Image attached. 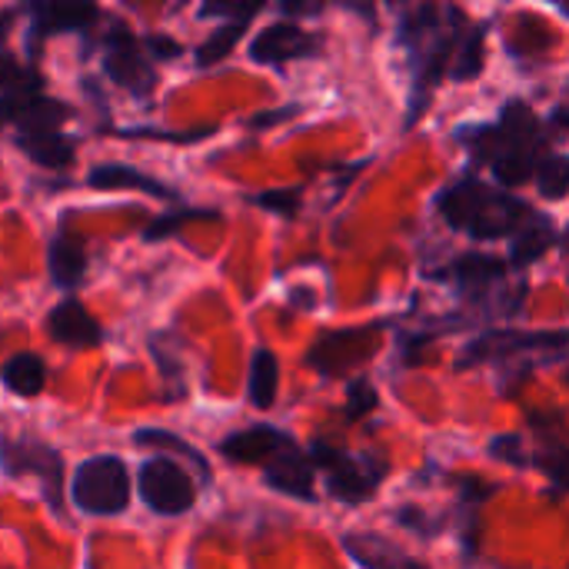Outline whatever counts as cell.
<instances>
[{"mask_svg": "<svg viewBox=\"0 0 569 569\" xmlns=\"http://www.w3.org/2000/svg\"><path fill=\"white\" fill-rule=\"evenodd\" d=\"M457 140L467 147L473 163L490 167L503 190L533 180L537 163L550 150V133L527 100H507L493 123L460 127Z\"/></svg>", "mask_w": 569, "mask_h": 569, "instance_id": "obj_1", "label": "cell"}, {"mask_svg": "<svg viewBox=\"0 0 569 569\" xmlns=\"http://www.w3.org/2000/svg\"><path fill=\"white\" fill-rule=\"evenodd\" d=\"M467 30H470V20L457 7L440 10V7L427 3L403 17L400 37L410 50V67H413V97H410L407 127H413L423 117V110L430 107V93L450 73Z\"/></svg>", "mask_w": 569, "mask_h": 569, "instance_id": "obj_2", "label": "cell"}, {"mask_svg": "<svg viewBox=\"0 0 569 569\" xmlns=\"http://www.w3.org/2000/svg\"><path fill=\"white\" fill-rule=\"evenodd\" d=\"M437 210L453 230H460L473 240L513 237L533 217V207L523 197H517L513 190L493 187V183L480 180L477 173L457 177L437 197Z\"/></svg>", "mask_w": 569, "mask_h": 569, "instance_id": "obj_3", "label": "cell"}, {"mask_svg": "<svg viewBox=\"0 0 569 569\" xmlns=\"http://www.w3.org/2000/svg\"><path fill=\"white\" fill-rule=\"evenodd\" d=\"M307 457H310L313 470H323L330 497L347 507H360V503L373 500L387 477V460L377 453H350V450L317 440Z\"/></svg>", "mask_w": 569, "mask_h": 569, "instance_id": "obj_4", "label": "cell"}, {"mask_svg": "<svg viewBox=\"0 0 569 569\" xmlns=\"http://www.w3.org/2000/svg\"><path fill=\"white\" fill-rule=\"evenodd\" d=\"M0 470L10 477V480H20V477H33L40 483V493L47 500V507L60 517H63V457L43 443L40 437H30V433H20V437H0Z\"/></svg>", "mask_w": 569, "mask_h": 569, "instance_id": "obj_5", "label": "cell"}, {"mask_svg": "<svg viewBox=\"0 0 569 569\" xmlns=\"http://www.w3.org/2000/svg\"><path fill=\"white\" fill-rule=\"evenodd\" d=\"M73 503L90 517H117L130 503V470L117 457H90L73 473Z\"/></svg>", "mask_w": 569, "mask_h": 569, "instance_id": "obj_6", "label": "cell"}, {"mask_svg": "<svg viewBox=\"0 0 569 569\" xmlns=\"http://www.w3.org/2000/svg\"><path fill=\"white\" fill-rule=\"evenodd\" d=\"M100 47H103V73L110 83H117L133 97H150L157 90L153 60L147 57L143 40L123 20H110V27L100 37Z\"/></svg>", "mask_w": 569, "mask_h": 569, "instance_id": "obj_7", "label": "cell"}, {"mask_svg": "<svg viewBox=\"0 0 569 569\" xmlns=\"http://www.w3.org/2000/svg\"><path fill=\"white\" fill-rule=\"evenodd\" d=\"M569 347V330H490L467 343L463 357L457 360L460 370H473L483 363L517 360L523 353H563Z\"/></svg>", "mask_w": 569, "mask_h": 569, "instance_id": "obj_8", "label": "cell"}, {"mask_svg": "<svg viewBox=\"0 0 569 569\" xmlns=\"http://www.w3.org/2000/svg\"><path fill=\"white\" fill-rule=\"evenodd\" d=\"M137 493L160 517H180V513H187L197 503V483H193V477L180 463H173L167 457L147 460L140 467V473H137Z\"/></svg>", "mask_w": 569, "mask_h": 569, "instance_id": "obj_9", "label": "cell"}, {"mask_svg": "<svg viewBox=\"0 0 569 569\" xmlns=\"http://www.w3.org/2000/svg\"><path fill=\"white\" fill-rule=\"evenodd\" d=\"M443 280L457 283V290L470 300V303H480V300H523L527 287L513 290V293H500L503 280H507V263L500 257H490V253H463L457 260H450L443 270H440Z\"/></svg>", "mask_w": 569, "mask_h": 569, "instance_id": "obj_10", "label": "cell"}, {"mask_svg": "<svg viewBox=\"0 0 569 569\" xmlns=\"http://www.w3.org/2000/svg\"><path fill=\"white\" fill-rule=\"evenodd\" d=\"M323 50V37L310 33L297 20H277L263 27L250 43V60L267 67H283L290 60H307Z\"/></svg>", "mask_w": 569, "mask_h": 569, "instance_id": "obj_11", "label": "cell"}, {"mask_svg": "<svg viewBox=\"0 0 569 569\" xmlns=\"http://www.w3.org/2000/svg\"><path fill=\"white\" fill-rule=\"evenodd\" d=\"M27 17H30L33 50H37L40 40H47V37H60V33H90L93 23L100 20V7H93V3L33 0V3H27Z\"/></svg>", "mask_w": 569, "mask_h": 569, "instance_id": "obj_12", "label": "cell"}, {"mask_svg": "<svg viewBox=\"0 0 569 569\" xmlns=\"http://www.w3.org/2000/svg\"><path fill=\"white\" fill-rule=\"evenodd\" d=\"M377 333V327H360V330H340V333H327L313 343V350L307 353V363L327 377H337L350 367H357L363 357L373 353L370 337Z\"/></svg>", "mask_w": 569, "mask_h": 569, "instance_id": "obj_13", "label": "cell"}, {"mask_svg": "<svg viewBox=\"0 0 569 569\" xmlns=\"http://www.w3.org/2000/svg\"><path fill=\"white\" fill-rule=\"evenodd\" d=\"M293 437L270 427V423H257V427H247V430H237L230 437L220 440V453L230 460V463H243V467H267L283 447H290Z\"/></svg>", "mask_w": 569, "mask_h": 569, "instance_id": "obj_14", "label": "cell"}, {"mask_svg": "<svg viewBox=\"0 0 569 569\" xmlns=\"http://www.w3.org/2000/svg\"><path fill=\"white\" fill-rule=\"evenodd\" d=\"M47 333L53 337V343L70 347V350H90V347H100L103 343V327L73 297H67L63 303H57L47 313Z\"/></svg>", "mask_w": 569, "mask_h": 569, "instance_id": "obj_15", "label": "cell"}, {"mask_svg": "<svg viewBox=\"0 0 569 569\" xmlns=\"http://www.w3.org/2000/svg\"><path fill=\"white\" fill-rule=\"evenodd\" d=\"M263 480L270 490L293 497V500H317V487H313V463L310 457L297 447V440L290 447H283L267 467H263Z\"/></svg>", "mask_w": 569, "mask_h": 569, "instance_id": "obj_16", "label": "cell"}, {"mask_svg": "<svg viewBox=\"0 0 569 569\" xmlns=\"http://www.w3.org/2000/svg\"><path fill=\"white\" fill-rule=\"evenodd\" d=\"M343 550L347 557L363 569H430L423 560H417L413 553H407L400 543L370 533V530H353L343 537Z\"/></svg>", "mask_w": 569, "mask_h": 569, "instance_id": "obj_17", "label": "cell"}, {"mask_svg": "<svg viewBox=\"0 0 569 569\" xmlns=\"http://www.w3.org/2000/svg\"><path fill=\"white\" fill-rule=\"evenodd\" d=\"M47 263H50V280H53V287H60V290H77V287L83 283V277H87V247H83V240L70 230V217H63L60 227L53 230Z\"/></svg>", "mask_w": 569, "mask_h": 569, "instance_id": "obj_18", "label": "cell"}, {"mask_svg": "<svg viewBox=\"0 0 569 569\" xmlns=\"http://www.w3.org/2000/svg\"><path fill=\"white\" fill-rule=\"evenodd\" d=\"M13 143L27 153V160H33L37 167H47V170L70 167L73 163V153H77V143L63 133V127L13 133Z\"/></svg>", "mask_w": 569, "mask_h": 569, "instance_id": "obj_19", "label": "cell"}, {"mask_svg": "<svg viewBox=\"0 0 569 569\" xmlns=\"http://www.w3.org/2000/svg\"><path fill=\"white\" fill-rule=\"evenodd\" d=\"M87 183L93 190H140V193H150V197H160V200H180V193L157 180V177H147L133 167H123V163H107V167H93L87 173Z\"/></svg>", "mask_w": 569, "mask_h": 569, "instance_id": "obj_20", "label": "cell"}, {"mask_svg": "<svg viewBox=\"0 0 569 569\" xmlns=\"http://www.w3.org/2000/svg\"><path fill=\"white\" fill-rule=\"evenodd\" d=\"M530 423H533V430L540 437V447L533 453V467H540L547 473V480L553 487L550 497L557 500V497L569 493V447L553 430H547L543 417H530Z\"/></svg>", "mask_w": 569, "mask_h": 569, "instance_id": "obj_21", "label": "cell"}, {"mask_svg": "<svg viewBox=\"0 0 569 569\" xmlns=\"http://www.w3.org/2000/svg\"><path fill=\"white\" fill-rule=\"evenodd\" d=\"M553 243H557V230H553L550 217H543V213L533 210V217L513 233L510 263H513L517 270H527V267H533Z\"/></svg>", "mask_w": 569, "mask_h": 569, "instance_id": "obj_22", "label": "cell"}, {"mask_svg": "<svg viewBox=\"0 0 569 569\" xmlns=\"http://www.w3.org/2000/svg\"><path fill=\"white\" fill-rule=\"evenodd\" d=\"M133 447L157 450V453H173V457L187 460V463L197 470V480H200V483L210 480V463H207V457H203L193 443H187L183 437H177V433H167V430H160V427H143V430L133 433Z\"/></svg>", "mask_w": 569, "mask_h": 569, "instance_id": "obj_23", "label": "cell"}, {"mask_svg": "<svg viewBox=\"0 0 569 569\" xmlns=\"http://www.w3.org/2000/svg\"><path fill=\"white\" fill-rule=\"evenodd\" d=\"M277 390H280V363H277L273 350L260 347L250 360L247 397L257 410H270L277 403Z\"/></svg>", "mask_w": 569, "mask_h": 569, "instance_id": "obj_24", "label": "cell"}, {"mask_svg": "<svg viewBox=\"0 0 569 569\" xmlns=\"http://www.w3.org/2000/svg\"><path fill=\"white\" fill-rule=\"evenodd\" d=\"M0 380L10 393L17 397H37L47 383V363L37 357V353H17L3 363L0 370Z\"/></svg>", "mask_w": 569, "mask_h": 569, "instance_id": "obj_25", "label": "cell"}, {"mask_svg": "<svg viewBox=\"0 0 569 569\" xmlns=\"http://www.w3.org/2000/svg\"><path fill=\"white\" fill-rule=\"evenodd\" d=\"M247 27H250V17L230 20V23H223L220 30H213V33L197 47V53H193L197 67H213V63H220L223 57H230L233 47H237V40L247 33Z\"/></svg>", "mask_w": 569, "mask_h": 569, "instance_id": "obj_26", "label": "cell"}, {"mask_svg": "<svg viewBox=\"0 0 569 569\" xmlns=\"http://www.w3.org/2000/svg\"><path fill=\"white\" fill-rule=\"evenodd\" d=\"M43 90V73L33 63H20L10 50H0V97Z\"/></svg>", "mask_w": 569, "mask_h": 569, "instance_id": "obj_27", "label": "cell"}, {"mask_svg": "<svg viewBox=\"0 0 569 569\" xmlns=\"http://www.w3.org/2000/svg\"><path fill=\"white\" fill-rule=\"evenodd\" d=\"M533 180L540 183V193L547 200H563V197H569V153L547 150L543 160L537 163Z\"/></svg>", "mask_w": 569, "mask_h": 569, "instance_id": "obj_28", "label": "cell"}, {"mask_svg": "<svg viewBox=\"0 0 569 569\" xmlns=\"http://www.w3.org/2000/svg\"><path fill=\"white\" fill-rule=\"evenodd\" d=\"M483 27L480 23H470L467 37L460 40V50L453 57V67H450V77L453 80H477L480 70H483Z\"/></svg>", "mask_w": 569, "mask_h": 569, "instance_id": "obj_29", "label": "cell"}, {"mask_svg": "<svg viewBox=\"0 0 569 569\" xmlns=\"http://www.w3.org/2000/svg\"><path fill=\"white\" fill-rule=\"evenodd\" d=\"M213 217H217V210H207V207H190V210L160 213V217L143 230V240L153 243V240H163V237L177 233V230H180L183 223H190V220H213Z\"/></svg>", "mask_w": 569, "mask_h": 569, "instance_id": "obj_30", "label": "cell"}, {"mask_svg": "<svg viewBox=\"0 0 569 569\" xmlns=\"http://www.w3.org/2000/svg\"><path fill=\"white\" fill-rule=\"evenodd\" d=\"M490 457L493 460H500V463H507V467H533V453L523 447V440H520V433H500V437H493L490 440Z\"/></svg>", "mask_w": 569, "mask_h": 569, "instance_id": "obj_31", "label": "cell"}, {"mask_svg": "<svg viewBox=\"0 0 569 569\" xmlns=\"http://www.w3.org/2000/svg\"><path fill=\"white\" fill-rule=\"evenodd\" d=\"M377 390H373V383L367 380V377H357L353 383H350V390H347V420L350 423H357V420H363L367 413H373L377 410Z\"/></svg>", "mask_w": 569, "mask_h": 569, "instance_id": "obj_32", "label": "cell"}, {"mask_svg": "<svg viewBox=\"0 0 569 569\" xmlns=\"http://www.w3.org/2000/svg\"><path fill=\"white\" fill-rule=\"evenodd\" d=\"M397 523L407 527V530H413V533H420V537H427V540L443 530V520L440 517H430L423 507H400L397 510Z\"/></svg>", "mask_w": 569, "mask_h": 569, "instance_id": "obj_33", "label": "cell"}, {"mask_svg": "<svg viewBox=\"0 0 569 569\" xmlns=\"http://www.w3.org/2000/svg\"><path fill=\"white\" fill-rule=\"evenodd\" d=\"M257 207H267L273 213H283V217H293L300 210V187H283V190H267V193H257L253 197Z\"/></svg>", "mask_w": 569, "mask_h": 569, "instance_id": "obj_34", "label": "cell"}, {"mask_svg": "<svg viewBox=\"0 0 569 569\" xmlns=\"http://www.w3.org/2000/svg\"><path fill=\"white\" fill-rule=\"evenodd\" d=\"M140 40H143V50L150 60H177L183 53V47L177 40H170L167 33H147Z\"/></svg>", "mask_w": 569, "mask_h": 569, "instance_id": "obj_35", "label": "cell"}, {"mask_svg": "<svg viewBox=\"0 0 569 569\" xmlns=\"http://www.w3.org/2000/svg\"><path fill=\"white\" fill-rule=\"evenodd\" d=\"M260 13V3H250V7H240V3H207L200 7V17H230V20H243V17H257Z\"/></svg>", "mask_w": 569, "mask_h": 569, "instance_id": "obj_36", "label": "cell"}, {"mask_svg": "<svg viewBox=\"0 0 569 569\" xmlns=\"http://www.w3.org/2000/svg\"><path fill=\"white\" fill-rule=\"evenodd\" d=\"M550 130H567L569 133V83L567 93L560 97V103H557V110H553V117H550Z\"/></svg>", "mask_w": 569, "mask_h": 569, "instance_id": "obj_37", "label": "cell"}, {"mask_svg": "<svg viewBox=\"0 0 569 569\" xmlns=\"http://www.w3.org/2000/svg\"><path fill=\"white\" fill-rule=\"evenodd\" d=\"M300 107L297 103H290V107H283V110H273V113H260V117H253L250 123L253 127H270V123H280V120H287V117H293Z\"/></svg>", "mask_w": 569, "mask_h": 569, "instance_id": "obj_38", "label": "cell"}, {"mask_svg": "<svg viewBox=\"0 0 569 569\" xmlns=\"http://www.w3.org/2000/svg\"><path fill=\"white\" fill-rule=\"evenodd\" d=\"M323 3H283V13L290 17H307V13H320Z\"/></svg>", "mask_w": 569, "mask_h": 569, "instance_id": "obj_39", "label": "cell"}, {"mask_svg": "<svg viewBox=\"0 0 569 569\" xmlns=\"http://www.w3.org/2000/svg\"><path fill=\"white\" fill-rule=\"evenodd\" d=\"M10 27H13V13L10 10H0V43L10 37Z\"/></svg>", "mask_w": 569, "mask_h": 569, "instance_id": "obj_40", "label": "cell"}, {"mask_svg": "<svg viewBox=\"0 0 569 569\" xmlns=\"http://www.w3.org/2000/svg\"><path fill=\"white\" fill-rule=\"evenodd\" d=\"M563 247H569V227H567V233H563Z\"/></svg>", "mask_w": 569, "mask_h": 569, "instance_id": "obj_41", "label": "cell"}, {"mask_svg": "<svg viewBox=\"0 0 569 569\" xmlns=\"http://www.w3.org/2000/svg\"><path fill=\"white\" fill-rule=\"evenodd\" d=\"M567 383H569V373H567Z\"/></svg>", "mask_w": 569, "mask_h": 569, "instance_id": "obj_42", "label": "cell"}]
</instances>
